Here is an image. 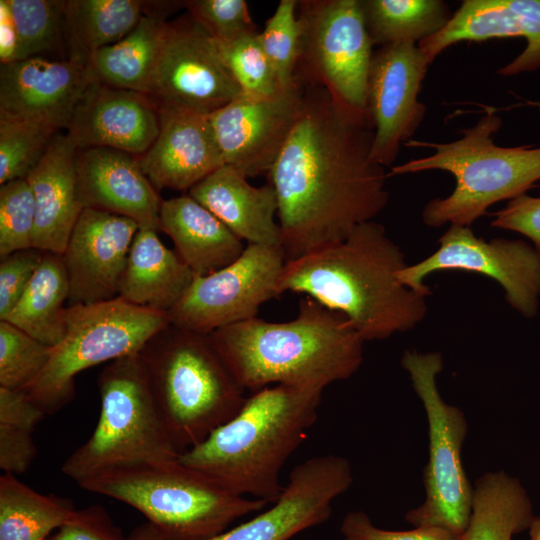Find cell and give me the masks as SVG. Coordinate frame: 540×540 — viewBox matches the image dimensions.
<instances>
[{"label":"cell","instance_id":"obj_1","mask_svg":"<svg viewBox=\"0 0 540 540\" xmlns=\"http://www.w3.org/2000/svg\"><path fill=\"white\" fill-rule=\"evenodd\" d=\"M370 117L307 82L302 112L268 172L285 261L344 240L387 205L388 173L372 161Z\"/></svg>","mask_w":540,"mask_h":540},{"label":"cell","instance_id":"obj_2","mask_svg":"<svg viewBox=\"0 0 540 540\" xmlns=\"http://www.w3.org/2000/svg\"><path fill=\"white\" fill-rule=\"evenodd\" d=\"M408 264L383 225L368 221L344 240L285 263L277 296H309L342 314L366 341L384 340L421 322L426 296L406 287L398 273Z\"/></svg>","mask_w":540,"mask_h":540},{"label":"cell","instance_id":"obj_3","mask_svg":"<svg viewBox=\"0 0 540 540\" xmlns=\"http://www.w3.org/2000/svg\"><path fill=\"white\" fill-rule=\"evenodd\" d=\"M234 378L252 393L274 385L326 386L351 377L363 361L364 340L340 313L303 296L296 317H258L209 334Z\"/></svg>","mask_w":540,"mask_h":540},{"label":"cell","instance_id":"obj_4","mask_svg":"<svg viewBox=\"0 0 540 540\" xmlns=\"http://www.w3.org/2000/svg\"><path fill=\"white\" fill-rule=\"evenodd\" d=\"M323 390L274 385L255 391L178 460L235 495L273 504L284 489L282 467L317 420Z\"/></svg>","mask_w":540,"mask_h":540},{"label":"cell","instance_id":"obj_5","mask_svg":"<svg viewBox=\"0 0 540 540\" xmlns=\"http://www.w3.org/2000/svg\"><path fill=\"white\" fill-rule=\"evenodd\" d=\"M503 122L494 109L461 137L447 143L411 140L405 146L432 148L434 153L392 166L388 177L441 170L455 178L453 191L430 200L422 220L430 227L447 223L471 226L495 203L525 194L540 180V147H502L493 142Z\"/></svg>","mask_w":540,"mask_h":540},{"label":"cell","instance_id":"obj_6","mask_svg":"<svg viewBox=\"0 0 540 540\" xmlns=\"http://www.w3.org/2000/svg\"><path fill=\"white\" fill-rule=\"evenodd\" d=\"M139 353L181 453L230 420L247 398L209 335L170 323Z\"/></svg>","mask_w":540,"mask_h":540},{"label":"cell","instance_id":"obj_7","mask_svg":"<svg viewBox=\"0 0 540 540\" xmlns=\"http://www.w3.org/2000/svg\"><path fill=\"white\" fill-rule=\"evenodd\" d=\"M78 485L135 508L166 540H207L268 504L235 495L178 459L112 469Z\"/></svg>","mask_w":540,"mask_h":540},{"label":"cell","instance_id":"obj_8","mask_svg":"<svg viewBox=\"0 0 540 540\" xmlns=\"http://www.w3.org/2000/svg\"><path fill=\"white\" fill-rule=\"evenodd\" d=\"M98 389L97 425L64 461L61 470L67 477L79 484L112 469L179 458L140 353L106 365L98 376Z\"/></svg>","mask_w":540,"mask_h":540},{"label":"cell","instance_id":"obj_9","mask_svg":"<svg viewBox=\"0 0 540 540\" xmlns=\"http://www.w3.org/2000/svg\"><path fill=\"white\" fill-rule=\"evenodd\" d=\"M169 324L167 313L120 297L68 306L62 341L52 348L47 366L25 391L46 414H54L73 399L75 377L81 371L139 353Z\"/></svg>","mask_w":540,"mask_h":540},{"label":"cell","instance_id":"obj_10","mask_svg":"<svg viewBox=\"0 0 540 540\" xmlns=\"http://www.w3.org/2000/svg\"><path fill=\"white\" fill-rule=\"evenodd\" d=\"M401 365L424 406L429 435V459L423 470L426 498L406 513L405 520L415 527L437 526L462 536L474 493L461 459L467 433L465 415L446 403L437 388L436 377L443 369L440 353L406 350Z\"/></svg>","mask_w":540,"mask_h":540},{"label":"cell","instance_id":"obj_11","mask_svg":"<svg viewBox=\"0 0 540 540\" xmlns=\"http://www.w3.org/2000/svg\"><path fill=\"white\" fill-rule=\"evenodd\" d=\"M297 15L302 40L295 74L370 117L367 91L374 52L361 0L298 1Z\"/></svg>","mask_w":540,"mask_h":540},{"label":"cell","instance_id":"obj_12","mask_svg":"<svg viewBox=\"0 0 540 540\" xmlns=\"http://www.w3.org/2000/svg\"><path fill=\"white\" fill-rule=\"evenodd\" d=\"M439 248L417 264L398 273L412 291L429 296L424 279L431 273L460 270L485 275L505 291L510 306L526 318L536 315L540 296V255L523 240L476 236L469 226L449 225L438 239Z\"/></svg>","mask_w":540,"mask_h":540},{"label":"cell","instance_id":"obj_13","mask_svg":"<svg viewBox=\"0 0 540 540\" xmlns=\"http://www.w3.org/2000/svg\"><path fill=\"white\" fill-rule=\"evenodd\" d=\"M281 246L246 244L231 264L205 276H195L190 287L168 313L170 323L209 335L217 329L257 317L262 304L276 297L285 265Z\"/></svg>","mask_w":540,"mask_h":540},{"label":"cell","instance_id":"obj_14","mask_svg":"<svg viewBox=\"0 0 540 540\" xmlns=\"http://www.w3.org/2000/svg\"><path fill=\"white\" fill-rule=\"evenodd\" d=\"M352 482L347 459L337 455L312 457L292 469L281 496L268 510L207 540H289L327 521L333 501ZM128 539L166 540L149 523L134 529Z\"/></svg>","mask_w":540,"mask_h":540},{"label":"cell","instance_id":"obj_15","mask_svg":"<svg viewBox=\"0 0 540 540\" xmlns=\"http://www.w3.org/2000/svg\"><path fill=\"white\" fill-rule=\"evenodd\" d=\"M306 89L296 75L270 96L242 94L209 114L224 163L247 178L268 174L302 112Z\"/></svg>","mask_w":540,"mask_h":540},{"label":"cell","instance_id":"obj_16","mask_svg":"<svg viewBox=\"0 0 540 540\" xmlns=\"http://www.w3.org/2000/svg\"><path fill=\"white\" fill-rule=\"evenodd\" d=\"M242 94L216 41L190 16L171 23L149 95L158 108L209 115Z\"/></svg>","mask_w":540,"mask_h":540},{"label":"cell","instance_id":"obj_17","mask_svg":"<svg viewBox=\"0 0 540 540\" xmlns=\"http://www.w3.org/2000/svg\"><path fill=\"white\" fill-rule=\"evenodd\" d=\"M417 43L401 42L374 51L367 107L374 128L370 157L387 167L401 146L412 140L423 122L426 106L419 94L429 67Z\"/></svg>","mask_w":540,"mask_h":540},{"label":"cell","instance_id":"obj_18","mask_svg":"<svg viewBox=\"0 0 540 540\" xmlns=\"http://www.w3.org/2000/svg\"><path fill=\"white\" fill-rule=\"evenodd\" d=\"M139 225L111 212L84 208L62 254L69 282L68 304L117 298Z\"/></svg>","mask_w":540,"mask_h":540},{"label":"cell","instance_id":"obj_19","mask_svg":"<svg viewBox=\"0 0 540 540\" xmlns=\"http://www.w3.org/2000/svg\"><path fill=\"white\" fill-rule=\"evenodd\" d=\"M159 129L160 111L149 95L91 81L65 131L78 149L108 147L141 156Z\"/></svg>","mask_w":540,"mask_h":540},{"label":"cell","instance_id":"obj_20","mask_svg":"<svg viewBox=\"0 0 540 540\" xmlns=\"http://www.w3.org/2000/svg\"><path fill=\"white\" fill-rule=\"evenodd\" d=\"M91 81L87 67L69 59L32 57L1 64L0 113L66 130Z\"/></svg>","mask_w":540,"mask_h":540},{"label":"cell","instance_id":"obj_21","mask_svg":"<svg viewBox=\"0 0 540 540\" xmlns=\"http://www.w3.org/2000/svg\"><path fill=\"white\" fill-rule=\"evenodd\" d=\"M513 37H523L526 47L497 73L507 77L539 69L540 0H464L446 26L418 47L431 64L461 41Z\"/></svg>","mask_w":540,"mask_h":540},{"label":"cell","instance_id":"obj_22","mask_svg":"<svg viewBox=\"0 0 540 540\" xmlns=\"http://www.w3.org/2000/svg\"><path fill=\"white\" fill-rule=\"evenodd\" d=\"M160 129L139 164L156 189L190 190L224 165L209 115L159 108Z\"/></svg>","mask_w":540,"mask_h":540},{"label":"cell","instance_id":"obj_23","mask_svg":"<svg viewBox=\"0 0 540 540\" xmlns=\"http://www.w3.org/2000/svg\"><path fill=\"white\" fill-rule=\"evenodd\" d=\"M77 187L83 208L133 219L139 227L160 230L162 200L143 172L138 156L108 148L79 149Z\"/></svg>","mask_w":540,"mask_h":540},{"label":"cell","instance_id":"obj_24","mask_svg":"<svg viewBox=\"0 0 540 540\" xmlns=\"http://www.w3.org/2000/svg\"><path fill=\"white\" fill-rule=\"evenodd\" d=\"M78 150L66 132H57L26 178L36 208L33 248L57 254L66 249L84 209L77 187Z\"/></svg>","mask_w":540,"mask_h":540},{"label":"cell","instance_id":"obj_25","mask_svg":"<svg viewBox=\"0 0 540 540\" xmlns=\"http://www.w3.org/2000/svg\"><path fill=\"white\" fill-rule=\"evenodd\" d=\"M188 194L246 244L281 246L280 227L275 221L278 200L271 184L253 186L246 176L224 164Z\"/></svg>","mask_w":540,"mask_h":540},{"label":"cell","instance_id":"obj_26","mask_svg":"<svg viewBox=\"0 0 540 540\" xmlns=\"http://www.w3.org/2000/svg\"><path fill=\"white\" fill-rule=\"evenodd\" d=\"M160 230L195 276H205L234 262L246 245L207 208L185 195L162 200Z\"/></svg>","mask_w":540,"mask_h":540},{"label":"cell","instance_id":"obj_27","mask_svg":"<svg viewBox=\"0 0 540 540\" xmlns=\"http://www.w3.org/2000/svg\"><path fill=\"white\" fill-rule=\"evenodd\" d=\"M157 232L148 227L137 230L118 297L168 314L184 296L195 275L176 251L162 243Z\"/></svg>","mask_w":540,"mask_h":540},{"label":"cell","instance_id":"obj_28","mask_svg":"<svg viewBox=\"0 0 540 540\" xmlns=\"http://www.w3.org/2000/svg\"><path fill=\"white\" fill-rule=\"evenodd\" d=\"M170 31L171 23L144 15L125 37L90 56L86 67L91 80L150 95Z\"/></svg>","mask_w":540,"mask_h":540},{"label":"cell","instance_id":"obj_29","mask_svg":"<svg viewBox=\"0 0 540 540\" xmlns=\"http://www.w3.org/2000/svg\"><path fill=\"white\" fill-rule=\"evenodd\" d=\"M145 1L68 0L64 7V45L69 60L86 66L90 56L131 32L144 16Z\"/></svg>","mask_w":540,"mask_h":540},{"label":"cell","instance_id":"obj_30","mask_svg":"<svg viewBox=\"0 0 540 540\" xmlns=\"http://www.w3.org/2000/svg\"><path fill=\"white\" fill-rule=\"evenodd\" d=\"M530 498L514 477L488 472L474 485L472 512L462 540H512L534 519Z\"/></svg>","mask_w":540,"mask_h":540},{"label":"cell","instance_id":"obj_31","mask_svg":"<svg viewBox=\"0 0 540 540\" xmlns=\"http://www.w3.org/2000/svg\"><path fill=\"white\" fill-rule=\"evenodd\" d=\"M68 297L62 254L44 252L31 282L5 321L53 348L65 334L64 303Z\"/></svg>","mask_w":540,"mask_h":540},{"label":"cell","instance_id":"obj_32","mask_svg":"<svg viewBox=\"0 0 540 540\" xmlns=\"http://www.w3.org/2000/svg\"><path fill=\"white\" fill-rule=\"evenodd\" d=\"M75 510L69 499L41 494L13 474L0 476V540H45Z\"/></svg>","mask_w":540,"mask_h":540},{"label":"cell","instance_id":"obj_33","mask_svg":"<svg viewBox=\"0 0 540 540\" xmlns=\"http://www.w3.org/2000/svg\"><path fill=\"white\" fill-rule=\"evenodd\" d=\"M373 45L420 41L443 29L453 12L442 0H361Z\"/></svg>","mask_w":540,"mask_h":540},{"label":"cell","instance_id":"obj_34","mask_svg":"<svg viewBox=\"0 0 540 540\" xmlns=\"http://www.w3.org/2000/svg\"><path fill=\"white\" fill-rule=\"evenodd\" d=\"M60 130L0 113V185L26 179Z\"/></svg>","mask_w":540,"mask_h":540},{"label":"cell","instance_id":"obj_35","mask_svg":"<svg viewBox=\"0 0 540 540\" xmlns=\"http://www.w3.org/2000/svg\"><path fill=\"white\" fill-rule=\"evenodd\" d=\"M18 35L15 60L44 57L64 45L62 0H7Z\"/></svg>","mask_w":540,"mask_h":540},{"label":"cell","instance_id":"obj_36","mask_svg":"<svg viewBox=\"0 0 540 540\" xmlns=\"http://www.w3.org/2000/svg\"><path fill=\"white\" fill-rule=\"evenodd\" d=\"M52 347L0 320V387L26 390L43 372Z\"/></svg>","mask_w":540,"mask_h":540},{"label":"cell","instance_id":"obj_37","mask_svg":"<svg viewBox=\"0 0 540 540\" xmlns=\"http://www.w3.org/2000/svg\"><path fill=\"white\" fill-rule=\"evenodd\" d=\"M297 5L296 0H281L259 33L280 86L294 81L300 58L302 25L297 15Z\"/></svg>","mask_w":540,"mask_h":540},{"label":"cell","instance_id":"obj_38","mask_svg":"<svg viewBox=\"0 0 540 540\" xmlns=\"http://www.w3.org/2000/svg\"><path fill=\"white\" fill-rule=\"evenodd\" d=\"M217 45L226 67L245 96L266 97L281 87L259 33Z\"/></svg>","mask_w":540,"mask_h":540},{"label":"cell","instance_id":"obj_39","mask_svg":"<svg viewBox=\"0 0 540 540\" xmlns=\"http://www.w3.org/2000/svg\"><path fill=\"white\" fill-rule=\"evenodd\" d=\"M36 208L27 179L0 186V258L33 248Z\"/></svg>","mask_w":540,"mask_h":540},{"label":"cell","instance_id":"obj_40","mask_svg":"<svg viewBox=\"0 0 540 540\" xmlns=\"http://www.w3.org/2000/svg\"><path fill=\"white\" fill-rule=\"evenodd\" d=\"M184 7L219 44L258 33L245 0H189Z\"/></svg>","mask_w":540,"mask_h":540},{"label":"cell","instance_id":"obj_41","mask_svg":"<svg viewBox=\"0 0 540 540\" xmlns=\"http://www.w3.org/2000/svg\"><path fill=\"white\" fill-rule=\"evenodd\" d=\"M44 252L37 248H29L1 258L0 320H5L24 294L41 263Z\"/></svg>","mask_w":540,"mask_h":540},{"label":"cell","instance_id":"obj_42","mask_svg":"<svg viewBox=\"0 0 540 540\" xmlns=\"http://www.w3.org/2000/svg\"><path fill=\"white\" fill-rule=\"evenodd\" d=\"M340 531L345 538L353 540H462V536L437 526H419L407 531L382 529L362 511L346 514Z\"/></svg>","mask_w":540,"mask_h":540},{"label":"cell","instance_id":"obj_43","mask_svg":"<svg viewBox=\"0 0 540 540\" xmlns=\"http://www.w3.org/2000/svg\"><path fill=\"white\" fill-rule=\"evenodd\" d=\"M48 540H129L100 505L75 510Z\"/></svg>","mask_w":540,"mask_h":540},{"label":"cell","instance_id":"obj_44","mask_svg":"<svg viewBox=\"0 0 540 540\" xmlns=\"http://www.w3.org/2000/svg\"><path fill=\"white\" fill-rule=\"evenodd\" d=\"M491 226L525 235L540 255V197L525 193L510 200L494 214Z\"/></svg>","mask_w":540,"mask_h":540},{"label":"cell","instance_id":"obj_45","mask_svg":"<svg viewBox=\"0 0 540 540\" xmlns=\"http://www.w3.org/2000/svg\"><path fill=\"white\" fill-rule=\"evenodd\" d=\"M36 454L32 432L0 424V467L4 473L26 472Z\"/></svg>","mask_w":540,"mask_h":540},{"label":"cell","instance_id":"obj_46","mask_svg":"<svg viewBox=\"0 0 540 540\" xmlns=\"http://www.w3.org/2000/svg\"><path fill=\"white\" fill-rule=\"evenodd\" d=\"M46 415L25 390L0 387V424L33 432Z\"/></svg>","mask_w":540,"mask_h":540},{"label":"cell","instance_id":"obj_47","mask_svg":"<svg viewBox=\"0 0 540 540\" xmlns=\"http://www.w3.org/2000/svg\"><path fill=\"white\" fill-rule=\"evenodd\" d=\"M18 45L16 25L7 0H0V62L15 61Z\"/></svg>","mask_w":540,"mask_h":540},{"label":"cell","instance_id":"obj_48","mask_svg":"<svg viewBox=\"0 0 540 540\" xmlns=\"http://www.w3.org/2000/svg\"><path fill=\"white\" fill-rule=\"evenodd\" d=\"M530 540H540V516L534 517L529 527Z\"/></svg>","mask_w":540,"mask_h":540},{"label":"cell","instance_id":"obj_49","mask_svg":"<svg viewBox=\"0 0 540 540\" xmlns=\"http://www.w3.org/2000/svg\"><path fill=\"white\" fill-rule=\"evenodd\" d=\"M527 104L536 107L540 110V100H529L527 101Z\"/></svg>","mask_w":540,"mask_h":540},{"label":"cell","instance_id":"obj_50","mask_svg":"<svg viewBox=\"0 0 540 540\" xmlns=\"http://www.w3.org/2000/svg\"><path fill=\"white\" fill-rule=\"evenodd\" d=\"M344 540H353V539H348V538H345Z\"/></svg>","mask_w":540,"mask_h":540}]
</instances>
